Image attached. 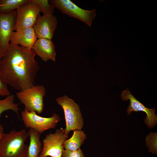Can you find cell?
<instances>
[{
	"label": "cell",
	"instance_id": "52a82bcc",
	"mask_svg": "<svg viewBox=\"0 0 157 157\" xmlns=\"http://www.w3.org/2000/svg\"><path fill=\"white\" fill-rule=\"evenodd\" d=\"M14 31L33 27L40 15L41 10L40 6L32 0L22 5L17 10Z\"/></svg>",
	"mask_w": 157,
	"mask_h": 157
},
{
	"label": "cell",
	"instance_id": "9c48e42d",
	"mask_svg": "<svg viewBox=\"0 0 157 157\" xmlns=\"http://www.w3.org/2000/svg\"><path fill=\"white\" fill-rule=\"evenodd\" d=\"M16 15V10L6 13H0V60L8 48L14 30Z\"/></svg>",
	"mask_w": 157,
	"mask_h": 157
},
{
	"label": "cell",
	"instance_id": "4fadbf2b",
	"mask_svg": "<svg viewBox=\"0 0 157 157\" xmlns=\"http://www.w3.org/2000/svg\"><path fill=\"white\" fill-rule=\"evenodd\" d=\"M32 50L36 55L39 56L43 61L51 60L55 62L56 61V48L51 39L44 38L38 39Z\"/></svg>",
	"mask_w": 157,
	"mask_h": 157
},
{
	"label": "cell",
	"instance_id": "8992f818",
	"mask_svg": "<svg viewBox=\"0 0 157 157\" xmlns=\"http://www.w3.org/2000/svg\"><path fill=\"white\" fill-rule=\"evenodd\" d=\"M21 115L27 128L34 129L41 134L47 130L55 128L60 120V116L56 113L51 117H46L38 115L35 112L23 110Z\"/></svg>",
	"mask_w": 157,
	"mask_h": 157
},
{
	"label": "cell",
	"instance_id": "6da1fadb",
	"mask_svg": "<svg viewBox=\"0 0 157 157\" xmlns=\"http://www.w3.org/2000/svg\"><path fill=\"white\" fill-rule=\"evenodd\" d=\"M32 49L10 43L0 60V72L7 85L20 91L35 85L39 67Z\"/></svg>",
	"mask_w": 157,
	"mask_h": 157
},
{
	"label": "cell",
	"instance_id": "d6986e66",
	"mask_svg": "<svg viewBox=\"0 0 157 157\" xmlns=\"http://www.w3.org/2000/svg\"><path fill=\"white\" fill-rule=\"evenodd\" d=\"M61 157H85L81 149L80 148L76 151L63 150Z\"/></svg>",
	"mask_w": 157,
	"mask_h": 157
},
{
	"label": "cell",
	"instance_id": "3957f363",
	"mask_svg": "<svg viewBox=\"0 0 157 157\" xmlns=\"http://www.w3.org/2000/svg\"><path fill=\"white\" fill-rule=\"evenodd\" d=\"M56 101L63 110L66 122L65 134L68 135L71 131L81 130L83 127L84 122L78 105L65 95L57 98Z\"/></svg>",
	"mask_w": 157,
	"mask_h": 157
},
{
	"label": "cell",
	"instance_id": "7c38bea8",
	"mask_svg": "<svg viewBox=\"0 0 157 157\" xmlns=\"http://www.w3.org/2000/svg\"><path fill=\"white\" fill-rule=\"evenodd\" d=\"M37 39L33 27H28L13 31L10 43L32 49Z\"/></svg>",
	"mask_w": 157,
	"mask_h": 157
},
{
	"label": "cell",
	"instance_id": "8fae6325",
	"mask_svg": "<svg viewBox=\"0 0 157 157\" xmlns=\"http://www.w3.org/2000/svg\"><path fill=\"white\" fill-rule=\"evenodd\" d=\"M57 25V19L53 14L40 15L33 28L38 39L51 40Z\"/></svg>",
	"mask_w": 157,
	"mask_h": 157
},
{
	"label": "cell",
	"instance_id": "ba28073f",
	"mask_svg": "<svg viewBox=\"0 0 157 157\" xmlns=\"http://www.w3.org/2000/svg\"><path fill=\"white\" fill-rule=\"evenodd\" d=\"M68 137L62 128L56 130L53 133L47 135L43 140L42 149L39 157H61L64 149V142Z\"/></svg>",
	"mask_w": 157,
	"mask_h": 157
},
{
	"label": "cell",
	"instance_id": "277c9868",
	"mask_svg": "<svg viewBox=\"0 0 157 157\" xmlns=\"http://www.w3.org/2000/svg\"><path fill=\"white\" fill-rule=\"evenodd\" d=\"M46 95L43 85H35L16 93L17 98L24 106V110L40 114L44 109L43 98Z\"/></svg>",
	"mask_w": 157,
	"mask_h": 157
},
{
	"label": "cell",
	"instance_id": "ffe728a7",
	"mask_svg": "<svg viewBox=\"0 0 157 157\" xmlns=\"http://www.w3.org/2000/svg\"><path fill=\"white\" fill-rule=\"evenodd\" d=\"M10 94L8 85L3 81L0 72V96L7 97Z\"/></svg>",
	"mask_w": 157,
	"mask_h": 157
},
{
	"label": "cell",
	"instance_id": "5b68a950",
	"mask_svg": "<svg viewBox=\"0 0 157 157\" xmlns=\"http://www.w3.org/2000/svg\"><path fill=\"white\" fill-rule=\"evenodd\" d=\"M49 3L63 14L77 19L90 27L96 15L95 9L87 10L82 9L70 0H50Z\"/></svg>",
	"mask_w": 157,
	"mask_h": 157
},
{
	"label": "cell",
	"instance_id": "e0dca14e",
	"mask_svg": "<svg viewBox=\"0 0 157 157\" xmlns=\"http://www.w3.org/2000/svg\"><path fill=\"white\" fill-rule=\"evenodd\" d=\"M157 132H151L146 138V145L148 151L157 155Z\"/></svg>",
	"mask_w": 157,
	"mask_h": 157
},
{
	"label": "cell",
	"instance_id": "7a4b0ae2",
	"mask_svg": "<svg viewBox=\"0 0 157 157\" xmlns=\"http://www.w3.org/2000/svg\"><path fill=\"white\" fill-rule=\"evenodd\" d=\"M28 137L25 129L4 133L0 140V157H27L28 146L25 142Z\"/></svg>",
	"mask_w": 157,
	"mask_h": 157
},
{
	"label": "cell",
	"instance_id": "9a60e30c",
	"mask_svg": "<svg viewBox=\"0 0 157 157\" xmlns=\"http://www.w3.org/2000/svg\"><path fill=\"white\" fill-rule=\"evenodd\" d=\"M73 134L69 139L66 140L64 143L65 150L76 151L80 148L86 138L84 131L80 129L73 131Z\"/></svg>",
	"mask_w": 157,
	"mask_h": 157
},
{
	"label": "cell",
	"instance_id": "44dd1931",
	"mask_svg": "<svg viewBox=\"0 0 157 157\" xmlns=\"http://www.w3.org/2000/svg\"><path fill=\"white\" fill-rule=\"evenodd\" d=\"M3 131V128L0 123V140L2 138L4 134Z\"/></svg>",
	"mask_w": 157,
	"mask_h": 157
},
{
	"label": "cell",
	"instance_id": "30bf717a",
	"mask_svg": "<svg viewBox=\"0 0 157 157\" xmlns=\"http://www.w3.org/2000/svg\"><path fill=\"white\" fill-rule=\"evenodd\" d=\"M121 97L124 101L130 100V105L127 109V115L130 114L132 111L136 113L144 112L147 115L144 122L147 127L151 129L155 126L157 123V116L155 113V108H147L131 94L128 88L122 91Z\"/></svg>",
	"mask_w": 157,
	"mask_h": 157
},
{
	"label": "cell",
	"instance_id": "5bb4252c",
	"mask_svg": "<svg viewBox=\"0 0 157 157\" xmlns=\"http://www.w3.org/2000/svg\"><path fill=\"white\" fill-rule=\"evenodd\" d=\"M28 133L30 142L27 157H39L42 147V143L40 139L41 134L31 128L29 129Z\"/></svg>",
	"mask_w": 157,
	"mask_h": 157
},
{
	"label": "cell",
	"instance_id": "2e32d148",
	"mask_svg": "<svg viewBox=\"0 0 157 157\" xmlns=\"http://www.w3.org/2000/svg\"><path fill=\"white\" fill-rule=\"evenodd\" d=\"M30 0H0V13H6L15 10Z\"/></svg>",
	"mask_w": 157,
	"mask_h": 157
},
{
	"label": "cell",
	"instance_id": "ac0fdd59",
	"mask_svg": "<svg viewBox=\"0 0 157 157\" xmlns=\"http://www.w3.org/2000/svg\"><path fill=\"white\" fill-rule=\"evenodd\" d=\"M32 0L40 6L43 15H52L54 13V7L49 3V0Z\"/></svg>",
	"mask_w": 157,
	"mask_h": 157
}]
</instances>
